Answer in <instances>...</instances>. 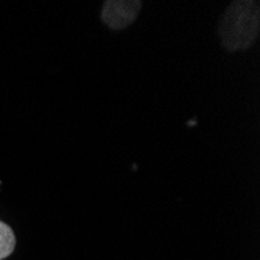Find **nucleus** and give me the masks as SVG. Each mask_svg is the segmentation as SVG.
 Masks as SVG:
<instances>
[{"label":"nucleus","mask_w":260,"mask_h":260,"mask_svg":"<svg viewBox=\"0 0 260 260\" xmlns=\"http://www.w3.org/2000/svg\"><path fill=\"white\" fill-rule=\"evenodd\" d=\"M140 0H106L102 10V20L112 30H123L137 19L142 10Z\"/></svg>","instance_id":"2"},{"label":"nucleus","mask_w":260,"mask_h":260,"mask_svg":"<svg viewBox=\"0 0 260 260\" xmlns=\"http://www.w3.org/2000/svg\"><path fill=\"white\" fill-rule=\"evenodd\" d=\"M260 30V4L257 0L232 2L220 20V39L229 52L246 50L255 42Z\"/></svg>","instance_id":"1"},{"label":"nucleus","mask_w":260,"mask_h":260,"mask_svg":"<svg viewBox=\"0 0 260 260\" xmlns=\"http://www.w3.org/2000/svg\"><path fill=\"white\" fill-rule=\"evenodd\" d=\"M14 248H16V235L13 229L7 223L0 221V260H5L7 257H10Z\"/></svg>","instance_id":"3"}]
</instances>
